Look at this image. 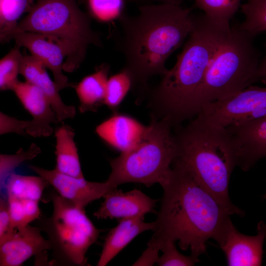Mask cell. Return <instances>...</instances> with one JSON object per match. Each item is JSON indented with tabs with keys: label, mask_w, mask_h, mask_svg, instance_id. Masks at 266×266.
Listing matches in <instances>:
<instances>
[{
	"label": "cell",
	"mask_w": 266,
	"mask_h": 266,
	"mask_svg": "<svg viewBox=\"0 0 266 266\" xmlns=\"http://www.w3.org/2000/svg\"><path fill=\"white\" fill-rule=\"evenodd\" d=\"M200 113L224 128L265 116L266 88L251 85L235 95L204 104Z\"/></svg>",
	"instance_id": "9"
},
{
	"label": "cell",
	"mask_w": 266,
	"mask_h": 266,
	"mask_svg": "<svg viewBox=\"0 0 266 266\" xmlns=\"http://www.w3.org/2000/svg\"><path fill=\"white\" fill-rule=\"evenodd\" d=\"M41 231L39 227L29 224L16 229L0 244V266H19L32 256L51 249L50 241L42 236Z\"/></svg>",
	"instance_id": "14"
},
{
	"label": "cell",
	"mask_w": 266,
	"mask_h": 266,
	"mask_svg": "<svg viewBox=\"0 0 266 266\" xmlns=\"http://www.w3.org/2000/svg\"><path fill=\"white\" fill-rule=\"evenodd\" d=\"M55 135L56 157L55 169L72 177L84 178L74 139L75 132L73 129L63 124L56 130Z\"/></svg>",
	"instance_id": "20"
},
{
	"label": "cell",
	"mask_w": 266,
	"mask_h": 266,
	"mask_svg": "<svg viewBox=\"0 0 266 266\" xmlns=\"http://www.w3.org/2000/svg\"><path fill=\"white\" fill-rule=\"evenodd\" d=\"M14 39L18 47L24 46L32 55L40 61L53 73L54 82L59 92L63 89L73 87L63 72V60L66 58L62 47L47 37L34 33L20 32L13 34L10 40Z\"/></svg>",
	"instance_id": "16"
},
{
	"label": "cell",
	"mask_w": 266,
	"mask_h": 266,
	"mask_svg": "<svg viewBox=\"0 0 266 266\" xmlns=\"http://www.w3.org/2000/svg\"><path fill=\"white\" fill-rule=\"evenodd\" d=\"M225 128L235 152L237 166L243 170L266 157V115Z\"/></svg>",
	"instance_id": "11"
},
{
	"label": "cell",
	"mask_w": 266,
	"mask_h": 266,
	"mask_svg": "<svg viewBox=\"0 0 266 266\" xmlns=\"http://www.w3.org/2000/svg\"><path fill=\"white\" fill-rule=\"evenodd\" d=\"M33 4L31 0H0V38L16 28L18 20Z\"/></svg>",
	"instance_id": "25"
},
{
	"label": "cell",
	"mask_w": 266,
	"mask_h": 266,
	"mask_svg": "<svg viewBox=\"0 0 266 266\" xmlns=\"http://www.w3.org/2000/svg\"><path fill=\"white\" fill-rule=\"evenodd\" d=\"M193 28L174 66L167 69L152 93L162 119L172 126L196 117L197 97L208 68L232 28L216 24L204 14H192Z\"/></svg>",
	"instance_id": "3"
},
{
	"label": "cell",
	"mask_w": 266,
	"mask_h": 266,
	"mask_svg": "<svg viewBox=\"0 0 266 266\" xmlns=\"http://www.w3.org/2000/svg\"><path fill=\"white\" fill-rule=\"evenodd\" d=\"M79 4L84 2V0H77Z\"/></svg>",
	"instance_id": "37"
},
{
	"label": "cell",
	"mask_w": 266,
	"mask_h": 266,
	"mask_svg": "<svg viewBox=\"0 0 266 266\" xmlns=\"http://www.w3.org/2000/svg\"><path fill=\"white\" fill-rule=\"evenodd\" d=\"M264 198L266 199V194L264 196Z\"/></svg>",
	"instance_id": "38"
},
{
	"label": "cell",
	"mask_w": 266,
	"mask_h": 266,
	"mask_svg": "<svg viewBox=\"0 0 266 266\" xmlns=\"http://www.w3.org/2000/svg\"><path fill=\"white\" fill-rule=\"evenodd\" d=\"M40 147L33 143L28 149L20 148L14 154H0V190L5 189L6 181L16 167L22 163L33 159L41 153Z\"/></svg>",
	"instance_id": "28"
},
{
	"label": "cell",
	"mask_w": 266,
	"mask_h": 266,
	"mask_svg": "<svg viewBox=\"0 0 266 266\" xmlns=\"http://www.w3.org/2000/svg\"><path fill=\"white\" fill-rule=\"evenodd\" d=\"M132 1L144 0H130ZM160 1L162 3H169L176 5H180L184 0H149Z\"/></svg>",
	"instance_id": "36"
},
{
	"label": "cell",
	"mask_w": 266,
	"mask_h": 266,
	"mask_svg": "<svg viewBox=\"0 0 266 266\" xmlns=\"http://www.w3.org/2000/svg\"><path fill=\"white\" fill-rule=\"evenodd\" d=\"M171 124L165 119L153 118L138 142L110 161L111 172L106 181L111 188L126 183H139L147 187L161 186L168 179L170 165L177 156Z\"/></svg>",
	"instance_id": "6"
},
{
	"label": "cell",
	"mask_w": 266,
	"mask_h": 266,
	"mask_svg": "<svg viewBox=\"0 0 266 266\" xmlns=\"http://www.w3.org/2000/svg\"><path fill=\"white\" fill-rule=\"evenodd\" d=\"M19 47L12 49L0 61V89L1 91L12 90L18 81L20 67L23 56Z\"/></svg>",
	"instance_id": "29"
},
{
	"label": "cell",
	"mask_w": 266,
	"mask_h": 266,
	"mask_svg": "<svg viewBox=\"0 0 266 266\" xmlns=\"http://www.w3.org/2000/svg\"><path fill=\"white\" fill-rule=\"evenodd\" d=\"M78 4L77 0H38L0 41L7 42L20 32L42 34L62 47L66 56L63 70L73 72L83 61L90 45L102 46L99 35L91 28V17Z\"/></svg>",
	"instance_id": "5"
},
{
	"label": "cell",
	"mask_w": 266,
	"mask_h": 266,
	"mask_svg": "<svg viewBox=\"0 0 266 266\" xmlns=\"http://www.w3.org/2000/svg\"><path fill=\"white\" fill-rule=\"evenodd\" d=\"M6 199L13 227L17 229L29 225L23 200L10 195H7Z\"/></svg>",
	"instance_id": "31"
},
{
	"label": "cell",
	"mask_w": 266,
	"mask_h": 266,
	"mask_svg": "<svg viewBox=\"0 0 266 266\" xmlns=\"http://www.w3.org/2000/svg\"><path fill=\"white\" fill-rule=\"evenodd\" d=\"M126 0H84L88 14L102 23L119 20L125 14Z\"/></svg>",
	"instance_id": "27"
},
{
	"label": "cell",
	"mask_w": 266,
	"mask_h": 266,
	"mask_svg": "<svg viewBox=\"0 0 266 266\" xmlns=\"http://www.w3.org/2000/svg\"><path fill=\"white\" fill-rule=\"evenodd\" d=\"M255 36L237 27L232 29L205 75L196 100L198 114L204 104L235 95L259 81L260 52L254 44Z\"/></svg>",
	"instance_id": "7"
},
{
	"label": "cell",
	"mask_w": 266,
	"mask_h": 266,
	"mask_svg": "<svg viewBox=\"0 0 266 266\" xmlns=\"http://www.w3.org/2000/svg\"><path fill=\"white\" fill-rule=\"evenodd\" d=\"M194 8L221 26L230 28V21L240 6L241 0H194Z\"/></svg>",
	"instance_id": "23"
},
{
	"label": "cell",
	"mask_w": 266,
	"mask_h": 266,
	"mask_svg": "<svg viewBox=\"0 0 266 266\" xmlns=\"http://www.w3.org/2000/svg\"><path fill=\"white\" fill-rule=\"evenodd\" d=\"M109 66L102 64L96 71L83 78L76 85V92L79 100V111L84 113L96 111L103 104L108 79Z\"/></svg>",
	"instance_id": "21"
},
{
	"label": "cell",
	"mask_w": 266,
	"mask_h": 266,
	"mask_svg": "<svg viewBox=\"0 0 266 266\" xmlns=\"http://www.w3.org/2000/svg\"><path fill=\"white\" fill-rule=\"evenodd\" d=\"M144 216L120 219L106 235L98 266H105L140 233L153 231L154 222L144 221Z\"/></svg>",
	"instance_id": "19"
},
{
	"label": "cell",
	"mask_w": 266,
	"mask_h": 266,
	"mask_svg": "<svg viewBox=\"0 0 266 266\" xmlns=\"http://www.w3.org/2000/svg\"><path fill=\"white\" fill-rule=\"evenodd\" d=\"M159 250L147 245V248L133 265L153 266L157 263L159 258Z\"/></svg>",
	"instance_id": "34"
},
{
	"label": "cell",
	"mask_w": 266,
	"mask_h": 266,
	"mask_svg": "<svg viewBox=\"0 0 266 266\" xmlns=\"http://www.w3.org/2000/svg\"><path fill=\"white\" fill-rule=\"evenodd\" d=\"M103 198L104 201L93 214L98 219L145 216L154 211L158 200L137 189L124 193L117 187L110 190Z\"/></svg>",
	"instance_id": "15"
},
{
	"label": "cell",
	"mask_w": 266,
	"mask_h": 266,
	"mask_svg": "<svg viewBox=\"0 0 266 266\" xmlns=\"http://www.w3.org/2000/svg\"><path fill=\"white\" fill-rule=\"evenodd\" d=\"M132 87V76L123 67L120 71L108 78L103 104L110 109L116 108Z\"/></svg>",
	"instance_id": "26"
},
{
	"label": "cell",
	"mask_w": 266,
	"mask_h": 266,
	"mask_svg": "<svg viewBox=\"0 0 266 266\" xmlns=\"http://www.w3.org/2000/svg\"><path fill=\"white\" fill-rule=\"evenodd\" d=\"M257 234L246 235L239 233L231 219L217 242L226 257L229 266H261L263 257V245L266 239V224L259 222Z\"/></svg>",
	"instance_id": "10"
},
{
	"label": "cell",
	"mask_w": 266,
	"mask_h": 266,
	"mask_svg": "<svg viewBox=\"0 0 266 266\" xmlns=\"http://www.w3.org/2000/svg\"><path fill=\"white\" fill-rule=\"evenodd\" d=\"M146 126L124 115H115L96 128L99 136L121 152L132 148L141 137Z\"/></svg>",
	"instance_id": "18"
},
{
	"label": "cell",
	"mask_w": 266,
	"mask_h": 266,
	"mask_svg": "<svg viewBox=\"0 0 266 266\" xmlns=\"http://www.w3.org/2000/svg\"><path fill=\"white\" fill-rule=\"evenodd\" d=\"M241 9L245 18L238 29L256 36L266 31V0H247Z\"/></svg>",
	"instance_id": "24"
},
{
	"label": "cell",
	"mask_w": 266,
	"mask_h": 266,
	"mask_svg": "<svg viewBox=\"0 0 266 266\" xmlns=\"http://www.w3.org/2000/svg\"><path fill=\"white\" fill-rule=\"evenodd\" d=\"M174 242L168 241L163 245L161 249L163 254L159 258L157 263L158 266H191L199 261V258L191 255L187 256L180 253L176 248Z\"/></svg>",
	"instance_id": "30"
},
{
	"label": "cell",
	"mask_w": 266,
	"mask_h": 266,
	"mask_svg": "<svg viewBox=\"0 0 266 266\" xmlns=\"http://www.w3.org/2000/svg\"><path fill=\"white\" fill-rule=\"evenodd\" d=\"M174 137L177 147L175 160L231 215L243 216L244 212L230 199V179L237 166V158L226 128L200 113Z\"/></svg>",
	"instance_id": "4"
},
{
	"label": "cell",
	"mask_w": 266,
	"mask_h": 266,
	"mask_svg": "<svg viewBox=\"0 0 266 266\" xmlns=\"http://www.w3.org/2000/svg\"><path fill=\"white\" fill-rule=\"evenodd\" d=\"M46 67L39 60L31 55L23 56L20 74L26 81L39 88L49 100L59 122L73 118L76 114L74 106L67 105L62 100L54 81L49 76Z\"/></svg>",
	"instance_id": "17"
},
{
	"label": "cell",
	"mask_w": 266,
	"mask_h": 266,
	"mask_svg": "<svg viewBox=\"0 0 266 266\" xmlns=\"http://www.w3.org/2000/svg\"><path fill=\"white\" fill-rule=\"evenodd\" d=\"M193 8L169 3L144 5L139 7L136 15L125 13L118 20V48L133 86L145 89L151 77L162 76L167 69V59L192 31Z\"/></svg>",
	"instance_id": "2"
},
{
	"label": "cell",
	"mask_w": 266,
	"mask_h": 266,
	"mask_svg": "<svg viewBox=\"0 0 266 266\" xmlns=\"http://www.w3.org/2000/svg\"><path fill=\"white\" fill-rule=\"evenodd\" d=\"M266 54L264 57L260 61L257 72L258 81L266 79V42L265 44Z\"/></svg>",
	"instance_id": "35"
},
{
	"label": "cell",
	"mask_w": 266,
	"mask_h": 266,
	"mask_svg": "<svg viewBox=\"0 0 266 266\" xmlns=\"http://www.w3.org/2000/svg\"><path fill=\"white\" fill-rule=\"evenodd\" d=\"M32 117L26 133L34 137H48L53 132L52 124L59 122L52 105L44 93L27 81L19 80L12 90Z\"/></svg>",
	"instance_id": "13"
},
{
	"label": "cell",
	"mask_w": 266,
	"mask_h": 266,
	"mask_svg": "<svg viewBox=\"0 0 266 266\" xmlns=\"http://www.w3.org/2000/svg\"><path fill=\"white\" fill-rule=\"evenodd\" d=\"M29 167L45 178L62 197L80 208H84L91 202L103 198L112 189L106 181H89L84 178H76L62 173L55 168L49 170L34 166Z\"/></svg>",
	"instance_id": "12"
},
{
	"label": "cell",
	"mask_w": 266,
	"mask_h": 266,
	"mask_svg": "<svg viewBox=\"0 0 266 266\" xmlns=\"http://www.w3.org/2000/svg\"><path fill=\"white\" fill-rule=\"evenodd\" d=\"M15 230L12 225L7 199L0 198V244L9 237Z\"/></svg>",
	"instance_id": "33"
},
{
	"label": "cell",
	"mask_w": 266,
	"mask_h": 266,
	"mask_svg": "<svg viewBox=\"0 0 266 266\" xmlns=\"http://www.w3.org/2000/svg\"><path fill=\"white\" fill-rule=\"evenodd\" d=\"M170 174L161 186L163 195L147 245L161 250L168 241H178L182 250L190 249L198 258L205 253L209 239L216 242L230 219V213L175 160Z\"/></svg>",
	"instance_id": "1"
},
{
	"label": "cell",
	"mask_w": 266,
	"mask_h": 266,
	"mask_svg": "<svg viewBox=\"0 0 266 266\" xmlns=\"http://www.w3.org/2000/svg\"><path fill=\"white\" fill-rule=\"evenodd\" d=\"M50 198L53 213L40 219L39 226L51 242L54 261L63 265H86L87 251L97 241L101 230L94 226L84 208L55 192Z\"/></svg>",
	"instance_id": "8"
},
{
	"label": "cell",
	"mask_w": 266,
	"mask_h": 266,
	"mask_svg": "<svg viewBox=\"0 0 266 266\" xmlns=\"http://www.w3.org/2000/svg\"><path fill=\"white\" fill-rule=\"evenodd\" d=\"M30 121L21 120L0 112V134L16 133L20 135L26 133V130Z\"/></svg>",
	"instance_id": "32"
},
{
	"label": "cell",
	"mask_w": 266,
	"mask_h": 266,
	"mask_svg": "<svg viewBox=\"0 0 266 266\" xmlns=\"http://www.w3.org/2000/svg\"><path fill=\"white\" fill-rule=\"evenodd\" d=\"M49 184L43 177L12 173L7 179L5 189L7 195L39 201L46 187Z\"/></svg>",
	"instance_id": "22"
}]
</instances>
